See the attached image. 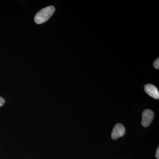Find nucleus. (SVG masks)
<instances>
[{
  "instance_id": "1",
  "label": "nucleus",
  "mask_w": 159,
  "mask_h": 159,
  "mask_svg": "<svg viewBox=\"0 0 159 159\" xmlns=\"http://www.w3.org/2000/svg\"><path fill=\"white\" fill-rule=\"evenodd\" d=\"M55 10V7L53 6H48L41 9L35 15L34 22L37 24L46 22L53 15Z\"/></svg>"
},
{
  "instance_id": "2",
  "label": "nucleus",
  "mask_w": 159,
  "mask_h": 159,
  "mask_svg": "<svg viewBox=\"0 0 159 159\" xmlns=\"http://www.w3.org/2000/svg\"><path fill=\"white\" fill-rule=\"evenodd\" d=\"M154 116L153 111L149 109L145 110L142 114V125L145 127H148L152 122Z\"/></svg>"
},
{
  "instance_id": "3",
  "label": "nucleus",
  "mask_w": 159,
  "mask_h": 159,
  "mask_svg": "<svg viewBox=\"0 0 159 159\" xmlns=\"http://www.w3.org/2000/svg\"><path fill=\"white\" fill-rule=\"evenodd\" d=\"M125 127L121 123H118L114 126L111 133V138L113 140H116L120 137H123L125 135Z\"/></svg>"
},
{
  "instance_id": "4",
  "label": "nucleus",
  "mask_w": 159,
  "mask_h": 159,
  "mask_svg": "<svg viewBox=\"0 0 159 159\" xmlns=\"http://www.w3.org/2000/svg\"><path fill=\"white\" fill-rule=\"evenodd\" d=\"M145 91L146 93L155 99H159V92L154 85L147 84L145 86Z\"/></svg>"
},
{
  "instance_id": "5",
  "label": "nucleus",
  "mask_w": 159,
  "mask_h": 159,
  "mask_svg": "<svg viewBox=\"0 0 159 159\" xmlns=\"http://www.w3.org/2000/svg\"><path fill=\"white\" fill-rule=\"evenodd\" d=\"M153 66L156 69L159 70V59L157 58L155 61L153 62Z\"/></svg>"
},
{
  "instance_id": "6",
  "label": "nucleus",
  "mask_w": 159,
  "mask_h": 159,
  "mask_svg": "<svg viewBox=\"0 0 159 159\" xmlns=\"http://www.w3.org/2000/svg\"><path fill=\"white\" fill-rule=\"evenodd\" d=\"M5 102V100L2 97H0V107L2 106Z\"/></svg>"
},
{
  "instance_id": "7",
  "label": "nucleus",
  "mask_w": 159,
  "mask_h": 159,
  "mask_svg": "<svg viewBox=\"0 0 159 159\" xmlns=\"http://www.w3.org/2000/svg\"><path fill=\"white\" fill-rule=\"evenodd\" d=\"M156 157L157 159H159V148L158 147L156 151Z\"/></svg>"
}]
</instances>
